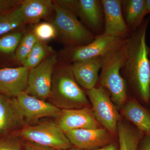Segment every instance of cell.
<instances>
[{
  "label": "cell",
  "mask_w": 150,
  "mask_h": 150,
  "mask_svg": "<svg viewBox=\"0 0 150 150\" xmlns=\"http://www.w3.org/2000/svg\"><path fill=\"white\" fill-rule=\"evenodd\" d=\"M150 16L126 39V54L121 74L136 96L141 101L150 102V48L146 42V35Z\"/></svg>",
  "instance_id": "obj_1"
},
{
  "label": "cell",
  "mask_w": 150,
  "mask_h": 150,
  "mask_svg": "<svg viewBox=\"0 0 150 150\" xmlns=\"http://www.w3.org/2000/svg\"><path fill=\"white\" fill-rule=\"evenodd\" d=\"M48 99L61 110L88 106V97L75 79L69 63L64 62L54 70Z\"/></svg>",
  "instance_id": "obj_2"
},
{
  "label": "cell",
  "mask_w": 150,
  "mask_h": 150,
  "mask_svg": "<svg viewBox=\"0 0 150 150\" xmlns=\"http://www.w3.org/2000/svg\"><path fill=\"white\" fill-rule=\"evenodd\" d=\"M126 39L118 46L101 56L98 83L108 92L114 104L122 107L127 97V86L121 74L126 54Z\"/></svg>",
  "instance_id": "obj_3"
},
{
  "label": "cell",
  "mask_w": 150,
  "mask_h": 150,
  "mask_svg": "<svg viewBox=\"0 0 150 150\" xmlns=\"http://www.w3.org/2000/svg\"><path fill=\"white\" fill-rule=\"evenodd\" d=\"M54 25L58 33L69 47L83 46L96 37L80 21L72 11L57 1L54 2Z\"/></svg>",
  "instance_id": "obj_4"
},
{
  "label": "cell",
  "mask_w": 150,
  "mask_h": 150,
  "mask_svg": "<svg viewBox=\"0 0 150 150\" xmlns=\"http://www.w3.org/2000/svg\"><path fill=\"white\" fill-rule=\"evenodd\" d=\"M17 135L27 142L56 150L70 149L72 145L56 121H43L27 126L17 132Z\"/></svg>",
  "instance_id": "obj_5"
},
{
  "label": "cell",
  "mask_w": 150,
  "mask_h": 150,
  "mask_svg": "<svg viewBox=\"0 0 150 150\" xmlns=\"http://www.w3.org/2000/svg\"><path fill=\"white\" fill-rule=\"evenodd\" d=\"M87 95L99 124L112 135L117 134L120 115L108 92L104 88L98 86L87 91Z\"/></svg>",
  "instance_id": "obj_6"
},
{
  "label": "cell",
  "mask_w": 150,
  "mask_h": 150,
  "mask_svg": "<svg viewBox=\"0 0 150 150\" xmlns=\"http://www.w3.org/2000/svg\"><path fill=\"white\" fill-rule=\"evenodd\" d=\"M58 2L79 17L84 26L94 35L98 36L103 34L104 18L101 0H69Z\"/></svg>",
  "instance_id": "obj_7"
},
{
  "label": "cell",
  "mask_w": 150,
  "mask_h": 150,
  "mask_svg": "<svg viewBox=\"0 0 150 150\" xmlns=\"http://www.w3.org/2000/svg\"><path fill=\"white\" fill-rule=\"evenodd\" d=\"M57 62L56 54H52L37 67L29 70L25 92L45 100L51 93L54 68Z\"/></svg>",
  "instance_id": "obj_8"
},
{
  "label": "cell",
  "mask_w": 150,
  "mask_h": 150,
  "mask_svg": "<svg viewBox=\"0 0 150 150\" xmlns=\"http://www.w3.org/2000/svg\"><path fill=\"white\" fill-rule=\"evenodd\" d=\"M125 39L103 34L96 37L90 43L83 46L69 47L64 52L65 62H79L102 56L121 44Z\"/></svg>",
  "instance_id": "obj_9"
},
{
  "label": "cell",
  "mask_w": 150,
  "mask_h": 150,
  "mask_svg": "<svg viewBox=\"0 0 150 150\" xmlns=\"http://www.w3.org/2000/svg\"><path fill=\"white\" fill-rule=\"evenodd\" d=\"M104 18L103 34L126 39L132 32L123 18L121 0H101Z\"/></svg>",
  "instance_id": "obj_10"
},
{
  "label": "cell",
  "mask_w": 150,
  "mask_h": 150,
  "mask_svg": "<svg viewBox=\"0 0 150 150\" xmlns=\"http://www.w3.org/2000/svg\"><path fill=\"white\" fill-rule=\"evenodd\" d=\"M55 121L65 133L76 129L100 128L92 108L88 106L62 110Z\"/></svg>",
  "instance_id": "obj_11"
},
{
  "label": "cell",
  "mask_w": 150,
  "mask_h": 150,
  "mask_svg": "<svg viewBox=\"0 0 150 150\" xmlns=\"http://www.w3.org/2000/svg\"><path fill=\"white\" fill-rule=\"evenodd\" d=\"M25 126L24 114L16 98L0 94V135L19 131Z\"/></svg>",
  "instance_id": "obj_12"
},
{
  "label": "cell",
  "mask_w": 150,
  "mask_h": 150,
  "mask_svg": "<svg viewBox=\"0 0 150 150\" xmlns=\"http://www.w3.org/2000/svg\"><path fill=\"white\" fill-rule=\"evenodd\" d=\"M72 146L80 150H90L110 144L112 137L105 128L79 129L65 133Z\"/></svg>",
  "instance_id": "obj_13"
},
{
  "label": "cell",
  "mask_w": 150,
  "mask_h": 150,
  "mask_svg": "<svg viewBox=\"0 0 150 150\" xmlns=\"http://www.w3.org/2000/svg\"><path fill=\"white\" fill-rule=\"evenodd\" d=\"M16 98L24 114L26 125L45 117H57L62 111L51 103L31 96L25 92Z\"/></svg>",
  "instance_id": "obj_14"
},
{
  "label": "cell",
  "mask_w": 150,
  "mask_h": 150,
  "mask_svg": "<svg viewBox=\"0 0 150 150\" xmlns=\"http://www.w3.org/2000/svg\"><path fill=\"white\" fill-rule=\"evenodd\" d=\"M29 71L23 66L0 69V94L16 98L25 92Z\"/></svg>",
  "instance_id": "obj_15"
},
{
  "label": "cell",
  "mask_w": 150,
  "mask_h": 150,
  "mask_svg": "<svg viewBox=\"0 0 150 150\" xmlns=\"http://www.w3.org/2000/svg\"><path fill=\"white\" fill-rule=\"evenodd\" d=\"M71 66L74 77L81 87L88 91L96 86L101 68V56L74 62Z\"/></svg>",
  "instance_id": "obj_16"
},
{
  "label": "cell",
  "mask_w": 150,
  "mask_h": 150,
  "mask_svg": "<svg viewBox=\"0 0 150 150\" xmlns=\"http://www.w3.org/2000/svg\"><path fill=\"white\" fill-rule=\"evenodd\" d=\"M126 119L143 134L150 135V112L136 98H131L123 106Z\"/></svg>",
  "instance_id": "obj_17"
},
{
  "label": "cell",
  "mask_w": 150,
  "mask_h": 150,
  "mask_svg": "<svg viewBox=\"0 0 150 150\" xmlns=\"http://www.w3.org/2000/svg\"><path fill=\"white\" fill-rule=\"evenodd\" d=\"M121 6L124 20L132 33L142 25L149 14L146 0H121Z\"/></svg>",
  "instance_id": "obj_18"
},
{
  "label": "cell",
  "mask_w": 150,
  "mask_h": 150,
  "mask_svg": "<svg viewBox=\"0 0 150 150\" xmlns=\"http://www.w3.org/2000/svg\"><path fill=\"white\" fill-rule=\"evenodd\" d=\"M20 7L26 23H37L54 11V2L50 0L21 1Z\"/></svg>",
  "instance_id": "obj_19"
},
{
  "label": "cell",
  "mask_w": 150,
  "mask_h": 150,
  "mask_svg": "<svg viewBox=\"0 0 150 150\" xmlns=\"http://www.w3.org/2000/svg\"><path fill=\"white\" fill-rule=\"evenodd\" d=\"M117 134L120 150H138L144 136L134 126L120 121L118 123Z\"/></svg>",
  "instance_id": "obj_20"
},
{
  "label": "cell",
  "mask_w": 150,
  "mask_h": 150,
  "mask_svg": "<svg viewBox=\"0 0 150 150\" xmlns=\"http://www.w3.org/2000/svg\"><path fill=\"white\" fill-rule=\"evenodd\" d=\"M26 23L20 5L7 11L0 13V35H4Z\"/></svg>",
  "instance_id": "obj_21"
},
{
  "label": "cell",
  "mask_w": 150,
  "mask_h": 150,
  "mask_svg": "<svg viewBox=\"0 0 150 150\" xmlns=\"http://www.w3.org/2000/svg\"><path fill=\"white\" fill-rule=\"evenodd\" d=\"M53 54L52 48L43 41L38 40L22 64L29 70L40 64L48 56Z\"/></svg>",
  "instance_id": "obj_22"
},
{
  "label": "cell",
  "mask_w": 150,
  "mask_h": 150,
  "mask_svg": "<svg viewBox=\"0 0 150 150\" xmlns=\"http://www.w3.org/2000/svg\"><path fill=\"white\" fill-rule=\"evenodd\" d=\"M38 40L33 32L29 33L24 35L16 51V60L22 64Z\"/></svg>",
  "instance_id": "obj_23"
},
{
  "label": "cell",
  "mask_w": 150,
  "mask_h": 150,
  "mask_svg": "<svg viewBox=\"0 0 150 150\" xmlns=\"http://www.w3.org/2000/svg\"><path fill=\"white\" fill-rule=\"evenodd\" d=\"M22 37V31L3 35L0 38V53L8 54L16 51Z\"/></svg>",
  "instance_id": "obj_24"
},
{
  "label": "cell",
  "mask_w": 150,
  "mask_h": 150,
  "mask_svg": "<svg viewBox=\"0 0 150 150\" xmlns=\"http://www.w3.org/2000/svg\"><path fill=\"white\" fill-rule=\"evenodd\" d=\"M33 33L38 40L44 42L55 38L58 32L54 24L43 22L35 25Z\"/></svg>",
  "instance_id": "obj_25"
},
{
  "label": "cell",
  "mask_w": 150,
  "mask_h": 150,
  "mask_svg": "<svg viewBox=\"0 0 150 150\" xmlns=\"http://www.w3.org/2000/svg\"><path fill=\"white\" fill-rule=\"evenodd\" d=\"M17 135L0 140V150H21V144Z\"/></svg>",
  "instance_id": "obj_26"
},
{
  "label": "cell",
  "mask_w": 150,
  "mask_h": 150,
  "mask_svg": "<svg viewBox=\"0 0 150 150\" xmlns=\"http://www.w3.org/2000/svg\"><path fill=\"white\" fill-rule=\"evenodd\" d=\"M21 1H0V10L2 12L7 11L20 5Z\"/></svg>",
  "instance_id": "obj_27"
},
{
  "label": "cell",
  "mask_w": 150,
  "mask_h": 150,
  "mask_svg": "<svg viewBox=\"0 0 150 150\" xmlns=\"http://www.w3.org/2000/svg\"><path fill=\"white\" fill-rule=\"evenodd\" d=\"M138 150H150V135L144 136L140 141Z\"/></svg>",
  "instance_id": "obj_28"
},
{
  "label": "cell",
  "mask_w": 150,
  "mask_h": 150,
  "mask_svg": "<svg viewBox=\"0 0 150 150\" xmlns=\"http://www.w3.org/2000/svg\"><path fill=\"white\" fill-rule=\"evenodd\" d=\"M24 150H56L40 145L37 144L35 143L27 142L25 146Z\"/></svg>",
  "instance_id": "obj_29"
},
{
  "label": "cell",
  "mask_w": 150,
  "mask_h": 150,
  "mask_svg": "<svg viewBox=\"0 0 150 150\" xmlns=\"http://www.w3.org/2000/svg\"><path fill=\"white\" fill-rule=\"evenodd\" d=\"M118 150V147L115 144L111 143L108 144L101 147L97 148L90 150Z\"/></svg>",
  "instance_id": "obj_30"
},
{
  "label": "cell",
  "mask_w": 150,
  "mask_h": 150,
  "mask_svg": "<svg viewBox=\"0 0 150 150\" xmlns=\"http://www.w3.org/2000/svg\"><path fill=\"white\" fill-rule=\"evenodd\" d=\"M146 5L149 14L150 13V0H146Z\"/></svg>",
  "instance_id": "obj_31"
},
{
  "label": "cell",
  "mask_w": 150,
  "mask_h": 150,
  "mask_svg": "<svg viewBox=\"0 0 150 150\" xmlns=\"http://www.w3.org/2000/svg\"><path fill=\"white\" fill-rule=\"evenodd\" d=\"M64 150H80L79 149H77L76 148H75L74 147H72L71 148H70V149H67Z\"/></svg>",
  "instance_id": "obj_32"
},
{
  "label": "cell",
  "mask_w": 150,
  "mask_h": 150,
  "mask_svg": "<svg viewBox=\"0 0 150 150\" xmlns=\"http://www.w3.org/2000/svg\"><path fill=\"white\" fill-rule=\"evenodd\" d=\"M149 58L150 63V49L149 52Z\"/></svg>",
  "instance_id": "obj_33"
},
{
  "label": "cell",
  "mask_w": 150,
  "mask_h": 150,
  "mask_svg": "<svg viewBox=\"0 0 150 150\" xmlns=\"http://www.w3.org/2000/svg\"><path fill=\"white\" fill-rule=\"evenodd\" d=\"M2 12L1 11V10H0V13Z\"/></svg>",
  "instance_id": "obj_34"
}]
</instances>
